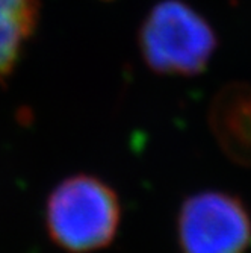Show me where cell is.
<instances>
[{
	"instance_id": "1",
	"label": "cell",
	"mask_w": 251,
	"mask_h": 253,
	"mask_svg": "<svg viewBox=\"0 0 251 253\" xmlns=\"http://www.w3.org/2000/svg\"><path fill=\"white\" fill-rule=\"evenodd\" d=\"M121 206L117 193L96 176L76 174L53 190L45 226L55 244L70 253L108 247L117 235Z\"/></svg>"
},
{
	"instance_id": "2",
	"label": "cell",
	"mask_w": 251,
	"mask_h": 253,
	"mask_svg": "<svg viewBox=\"0 0 251 253\" xmlns=\"http://www.w3.org/2000/svg\"><path fill=\"white\" fill-rule=\"evenodd\" d=\"M141 53L153 72L173 76L201 73L216 49L209 23L180 0L157 3L143 23Z\"/></svg>"
},
{
	"instance_id": "3",
	"label": "cell",
	"mask_w": 251,
	"mask_h": 253,
	"mask_svg": "<svg viewBox=\"0 0 251 253\" xmlns=\"http://www.w3.org/2000/svg\"><path fill=\"white\" fill-rule=\"evenodd\" d=\"M181 253H248L251 215L239 197L204 191L189 197L179 214Z\"/></svg>"
},
{
	"instance_id": "4",
	"label": "cell",
	"mask_w": 251,
	"mask_h": 253,
	"mask_svg": "<svg viewBox=\"0 0 251 253\" xmlns=\"http://www.w3.org/2000/svg\"><path fill=\"white\" fill-rule=\"evenodd\" d=\"M39 17V0H0V84L14 72Z\"/></svg>"
},
{
	"instance_id": "5",
	"label": "cell",
	"mask_w": 251,
	"mask_h": 253,
	"mask_svg": "<svg viewBox=\"0 0 251 253\" xmlns=\"http://www.w3.org/2000/svg\"><path fill=\"white\" fill-rule=\"evenodd\" d=\"M214 129L227 155L251 166V94L225 96L214 112Z\"/></svg>"
}]
</instances>
